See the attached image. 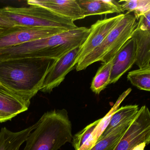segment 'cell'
Returning <instances> with one entry per match:
<instances>
[{"mask_svg":"<svg viewBox=\"0 0 150 150\" xmlns=\"http://www.w3.org/2000/svg\"><path fill=\"white\" fill-rule=\"evenodd\" d=\"M90 29L78 27L45 38L0 50V61L26 58L57 59L81 46L89 35Z\"/></svg>","mask_w":150,"mask_h":150,"instance_id":"2","label":"cell"},{"mask_svg":"<svg viewBox=\"0 0 150 150\" xmlns=\"http://www.w3.org/2000/svg\"><path fill=\"white\" fill-rule=\"evenodd\" d=\"M136 45L137 59L135 64L139 69L150 68V30L136 28L132 35Z\"/></svg>","mask_w":150,"mask_h":150,"instance_id":"14","label":"cell"},{"mask_svg":"<svg viewBox=\"0 0 150 150\" xmlns=\"http://www.w3.org/2000/svg\"><path fill=\"white\" fill-rule=\"evenodd\" d=\"M84 17L124 12L121 4L114 0H78Z\"/></svg>","mask_w":150,"mask_h":150,"instance_id":"13","label":"cell"},{"mask_svg":"<svg viewBox=\"0 0 150 150\" xmlns=\"http://www.w3.org/2000/svg\"><path fill=\"white\" fill-rule=\"evenodd\" d=\"M100 122L101 119L95 121L73 136L71 142L75 150H80L99 126Z\"/></svg>","mask_w":150,"mask_h":150,"instance_id":"21","label":"cell"},{"mask_svg":"<svg viewBox=\"0 0 150 150\" xmlns=\"http://www.w3.org/2000/svg\"><path fill=\"white\" fill-rule=\"evenodd\" d=\"M15 25L53 28L68 31L78 28L71 20L59 15L45 8L35 5L28 7L2 8Z\"/></svg>","mask_w":150,"mask_h":150,"instance_id":"5","label":"cell"},{"mask_svg":"<svg viewBox=\"0 0 150 150\" xmlns=\"http://www.w3.org/2000/svg\"><path fill=\"white\" fill-rule=\"evenodd\" d=\"M137 28L144 31L150 30V11L139 16Z\"/></svg>","mask_w":150,"mask_h":150,"instance_id":"22","label":"cell"},{"mask_svg":"<svg viewBox=\"0 0 150 150\" xmlns=\"http://www.w3.org/2000/svg\"><path fill=\"white\" fill-rule=\"evenodd\" d=\"M4 122H6V121L2 117V116L0 115V123Z\"/></svg>","mask_w":150,"mask_h":150,"instance_id":"24","label":"cell"},{"mask_svg":"<svg viewBox=\"0 0 150 150\" xmlns=\"http://www.w3.org/2000/svg\"><path fill=\"white\" fill-rule=\"evenodd\" d=\"M115 55L109 61L103 63L93 79L90 88L96 94H100L103 90L110 84V73L113 59Z\"/></svg>","mask_w":150,"mask_h":150,"instance_id":"18","label":"cell"},{"mask_svg":"<svg viewBox=\"0 0 150 150\" xmlns=\"http://www.w3.org/2000/svg\"><path fill=\"white\" fill-rule=\"evenodd\" d=\"M72 125L67 110L47 111L29 135L23 150H58L72 139Z\"/></svg>","mask_w":150,"mask_h":150,"instance_id":"3","label":"cell"},{"mask_svg":"<svg viewBox=\"0 0 150 150\" xmlns=\"http://www.w3.org/2000/svg\"><path fill=\"white\" fill-rule=\"evenodd\" d=\"M64 31H66L53 28L15 25L0 32V50L52 36Z\"/></svg>","mask_w":150,"mask_h":150,"instance_id":"7","label":"cell"},{"mask_svg":"<svg viewBox=\"0 0 150 150\" xmlns=\"http://www.w3.org/2000/svg\"><path fill=\"white\" fill-rule=\"evenodd\" d=\"M137 24L134 16L130 13H125L102 43L77 64L76 71L85 70L90 65L98 61L105 63L109 61L131 38Z\"/></svg>","mask_w":150,"mask_h":150,"instance_id":"4","label":"cell"},{"mask_svg":"<svg viewBox=\"0 0 150 150\" xmlns=\"http://www.w3.org/2000/svg\"><path fill=\"white\" fill-rule=\"evenodd\" d=\"M127 79L140 90L150 91V68L139 69L130 71Z\"/></svg>","mask_w":150,"mask_h":150,"instance_id":"19","label":"cell"},{"mask_svg":"<svg viewBox=\"0 0 150 150\" xmlns=\"http://www.w3.org/2000/svg\"><path fill=\"white\" fill-rule=\"evenodd\" d=\"M15 26L14 23L0 8V32Z\"/></svg>","mask_w":150,"mask_h":150,"instance_id":"23","label":"cell"},{"mask_svg":"<svg viewBox=\"0 0 150 150\" xmlns=\"http://www.w3.org/2000/svg\"><path fill=\"white\" fill-rule=\"evenodd\" d=\"M30 100L0 84V115L6 122L28 109Z\"/></svg>","mask_w":150,"mask_h":150,"instance_id":"10","label":"cell"},{"mask_svg":"<svg viewBox=\"0 0 150 150\" xmlns=\"http://www.w3.org/2000/svg\"><path fill=\"white\" fill-rule=\"evenodd\" d=\"M133 120L120 125L106 137L97 139L95 144L88 150H114Z\"/></svg>","mask_w":150,"mask_h":150,"instance_id":"17","label":"cell"},{"mask_svg":"<svg viewBox=\"0 0 150 150\" xmlns=\"http://www.w3.org/2000/svg\"><path fill=\"white\" fill-rule=\"evenodd\" d=\"M56 59L26 58L0 61V84L31 100Z\"/></svg>","mask_w":150,"mask_h":150,"instance_id":"1","label":"cell"},{"mask_svg":"<svg viewBox=\"0 0 150 150\" xmlns=\"http://www.w3.org/2000/svg\"><path fill=\"white\" fill-rule=\"evenodd\" d=\"M38 124V121L26 129L15 132L6 127L1 128L0 131V150H19Z\"/></svg>","mask_w":150,"mask_h":150,"instance_id":"15","label":"cell"},{"mask_svg":"<svg viewBox=\"0 0 150 150\" xmlns=\"http://www.w3.org/2000/svg\"><path fill=\"white\" fill-rule=\"evenodd\" d=\"M27 3L45 8L73 22L85 18L76 0H30Z\"/></svg>","mask_w":150,"mask_h":150,"instance_id":"12","label":"cell"},{"mask_svg":"<svg viewBox=\"0 0 150 150\" xmlns=\"http://www.w3.org/2000/svg\"><path fill=\"white\" fill-rule=\"evenodd\" d=\"M139 109L138 105L137 104L127 105L117 109L110 116L107 126L97 139L106 137L120 125L133 120Z\"/></svg>","mask_w":150,"mask_h":150,"instance_id":"16","label":"cell"},{"mask_svg":"<svg viewBox=\"0 0 150 150\" xmlns=\"http://www.w3.org/2000/svg\"><path fill=\"white\" fill-rule=\"evenodd\" d=\"M80 47H76L54 61L42 84L40 91L50 93L64 81L66 75L75 67L74 61Z\"/></svg>","mask_w":150,"mask_h":150,"instance_id":"9","label":"cell"},{"mask_svg":"<svg viewBox=\"0 0 150 150\" xmlns=\"http://www.w3.org/2000/svg\"><path fill=\"white\" fill-rule=\"evenodd\" d=\"M150 143V112L146 105L138 113L114 150H144Z\"/></svg>","mask_w":150,"mask_h":150,"instance_id":"6","label":"cell"},{"mask_svg":"<svg viewBox=\"0 0 150 150\" xmlns=\"http://www.w3.org/2000/svg\"><path fill=\"white\" fill-rule=\"evenodd\" d=\"M137 50L132 38L128 40L113 59L110 76V84L116 83L136 63Z\"/></svg>","mask_w":150,"mask_h":150,"instance_id":"11","label":"cell"},{"mask_svg":"<svg viewBox=\"0 0 150 150\" xmlns=\"http://www.w3.org/2000/svg\"><path fill=\"white\" fill-rule=\"evenodd\" d=\"M118 2H123L121 4L123 11L127 13H134V17L138 20L140 16L150 11V0H125Z\"/></svg>","mask_w":150,"mask_h":150,"instance_id":"20","label":"cell"},{"mask_svg":"<svg viewBox=\"0 0 150 150\" xmlns=\"http://www.w3.org/2000/svg\"><path fill=\"white\" fill-rule=\"evenodd\" d=\"M125 14L98 20L91 26L90 32L86 39L80 47L79 52L74 61L76 66L80 61L92 52L102 43L106 37L123 18Z\"/></svg>","mask_w":150,"mask_h":150,"instance_id":"8","label":"cell"}]
</instances>
